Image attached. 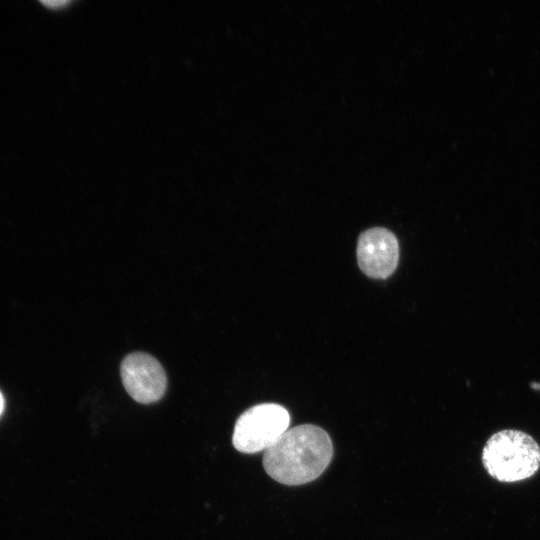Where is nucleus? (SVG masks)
Instances as JSON below:
<instances>
[{"instance_id":"1","label":"nucleus","mask_w":540,"mask_h":540,"mask_svg":"<svg viewBox=\"0 0 540 540\" xmlns=\"http://www.w3.org/2000/svg\"><path fill=\"white\" fill-rule=\"evenodd\" d=\"M333 445L328 433L313 424L287 430L265 450L266 473L284 485H302L318 478L329 465Z\"/></svg>"},{"instance_id":"5","label":"nucleus","mask_w":540,"mask_h":540,"mask_svg":"<svg viewBox=\"0 0 540 540\" xmlns=\"http://www.w3.org/2000/svg\"><path fill=\"white\" fill-rule=\"evenodd\" d=\"M399 245L395 235L388 229L374 227L361 233L357 244V260L360 269L368 277L385 279L396 269Z\"/></svg>"},{"instance_id":"3","label":"nucleus","mask_w":540,"mask_h":540,"mask_svg":"<svg viewBox=\"0 0 540 540\" xmlns=\"http://www.w3.org/2000/svg\"><path fill=\"white\" fill-rule=\"evenodd\" d=\"M287 409L275 403H262L243 412L236 420L232 443L239 452L252 454L270 448L288 429Z\"/></svg>"},{"instance_id":"2","label":"nucleus","mask_w":540,"mask_h":540,"mask_svg":"<svg viewBox=\"0 0 540 540\" xmlns=\"http://www.w3.org/2000/svg\"><path fill=\"white\" fill-rule=\"evenodd\" d=\"M482 462L489 475L500 482L525 480L540 467V447L525 432L501 430L484 445Z\"/></svg>"},{"instance_id":"6","label":"nucleus","mask_w":540,"mask_h":540,"mask_svg":"<svg viewBox=\"0 0 540 540\" xmlns=\"http://www.w3.org/2000/svg\"><path fill=\"white\" fill-rule=\"evenodd\" d=\"M4 405H5L4 397L0 391V416L3 413Z\"/></svg>"},{"instance_id":"4","label":"nucleus","mask_w":540,"mask_h":540,"mask_svg":"<svg viewBox=\"0 0 540 540\" xmlns=\"http://www.w3.org/2000/svg\"><path fill=\"white\" fill-rule=\"evenodd\" d=\"M127 393L138 403L159 401L167 388L166 373L157 359L144 352L128 354L120 366Z\"/></svg>"}]
</instances>
